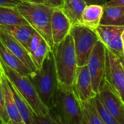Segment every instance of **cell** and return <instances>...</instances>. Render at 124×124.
<instances>
[{
	"instance_id": "6da1fadb",
	"label": "cell",
	"mask_w": 124,
	"mask_h": 124,
	"mask_svg": "<svg viewBox=\"0 0 124 124\" xmlns=\"http://www.w3.org/2000/svg\"><path fill=\"white\" fill-rule=\"evenodd\" d=\"M28 77L43 104L49 110L51 109L59 85L52 50L46 56L41 68L29 75Z\"/></svg>"
},
{
	"instance_id": "7a4b0ae2",
	"label": "cell",
	"mask_w": 124,
	"mask_h": 124,
	"mask_svg": "<svg viewBox=\"0 0 124 124\" xmlns=\"http://www.w3.org/2000/svg\"><path fill=\"white\" fill-rule=\"evenodd\" d=\"M60 85L72 88L78 63L72 35L69 34L61 42L52 48Z\"/></svg>"
},
{
	"instance_id": "3957f363",
	"label": "cell",
	"mask_w": 124,
	"mask_h": 124,
	"mask_svg": "<svg viewBox=\"0 0 124 124\" xmlns=\"http://www.w3.org/2000/svg\"><path fill=\"white\" fill-rule=\"evenodd\" d=\"M21 15L49 45L53 47L51 21L54 8L44 4L19 2L15 7Z\"/></svg>"
},
{
	"instance_id": "277c9868",
	"label": "cell",
	"mask_w": 124,
	"mask_h": 124,
	"mask_svg": "<svg viewBox=\"0 0 124 124\" xmlns=\"http://www.w3.org/2000/svg\"><path fill=\"white\" fill-rule=\"evenodd\" d=\"M52 110L65 124H83L81 102L73 88L58 85Z\"/></svg>"
},
{
	"instance_id": "5b68a950",
	"label": "cell",
	"mask_w": 124,
	"mask_h": 124,
	"mask_svg": "<svg viewBox=\"0 0 124 124\" xmlns=\"http://www.w3.org/2000/svg\"><path fill=\"white\" fill-rule=\"evenodd\" d=\"M0 64L2 67L4 75L30 105L33 113L38 115L46 114L49 112V109L43 104L39 97L28 76H23L18 74L1 61Z\"/></svg>"
},
{
	"instance_id": "8992f818",
	"label": "cell",
	"mask_w": 124,
	"mask_h": 124,
	"mask_svg": "<svg viewBox=\"0 0 124 124\" xmlns=\"http://www.w3.org/2000/svg\"><path fill=\"white\" fill-rule=\"evenodd\" d=\"M70 34L73 39L78 67L86 65L92 50L100 40L98 35L95 30L80 23L73 25Z\"/></svg>"
},
{
	"instance_id": "52a82bcc",
	"label": "cell",
	"mask_w": 124,
	"mask_h": 124,
	"mask_svg": "<svg viewBox=\"0 0 124 124\" xmlns=\"http://www.w3.org/2000/svg\"><path fill=\"white\" fill-rule=\"evenodd\" d=\"M105 79L124 102V61L106 48Z\"/></svg>"
},
{
	"instance_id": "ba28073f",
	"label": "cell",
	"mask_w": 124,
	"mask_h": 124,
	"mask_svg": "<svg viewBox=\"0 0 124 124\" xmlns=\"http://www.w3.org/2000/svg\"><path fill=\"white\" fill-rule=\"evenodd\" d=\"M86 65L92 79L93 89L97 94L105 73V46L100 40L97 42L92 50Z\"/></svg>"
},
{
	"instance_id": "9c48e42d",
	"label": "cell",
	"mask_w": 124,
	"mask_h": 124,
	"mask_svg": "<svg viewBox=\"0 0 124 124\" xmlns=\"http://www.w3.org/2000/svg\"><path fill=\"white\" fill-rule=\"evenodd\" d=\"M124 29V26H109L100 25L95 31L100 40L105 48L121 60L124 61V51L121 39V34Z\"/></svg>"
},
{
	"instance_id": "30bf717a",
	"label": "cell",
	"mask_w": 124,
	"mask_h": 124,
	"mask_svg": "<svg viewBox=\"0 0 124 124\" xmlns=\"http://www.w3.org/2000/svg\"><path fill=\"white\" fill-rule=\"evenodd\" d=\"M97 96L119 124H124V102L105 78Z\"/></svg>"
},
{
	"instance_id": "8fae6325",
	"label": "cell",
	"mask_w": 124,
	"mask_h": 124,
	"mask_svg": "<svg viewBox=\"0 0 124 124\" xmlns=\"http://www.w3.org/2000/svg\"><path fill=\"white\" fill-rule=\"evenodd\" d=\"M72 88L80 102L89 101L97 95L92 87L87 65L78 67Z\"/></svg>"
},
{
	"instance_id": "7c38bea8",
	"label": "cell",
	"mask_w": 124,
	"mask_h": 124,
	"mask_svg": "<svg viewBox=\"0 0 124 124\" xmlns=\"http://www.w3.org/2000/svg\"><path fill=\"white\" fill-rule=\"evenodd\" d=\"M72 26V23L61 9L54 8L51 21L53 46L61 42L70 34Z\"/></svg>"
},
{
	"instance_id": "4fadbf2b",
	"label": "cell",
	"mask_w": 124,
	"mask_h": 124,
	"mask_svg": "<svg viewBox=\"0 0 124 124\" xmlns=\"http://www.w3.org/2000/svg\"><path fill=\"white\" fill-rule=\"evenodd\" d=\"M0 41L10 52L23 63L30 71L31 74L36 70L28 51L12 36L1 29H0Z\"/></svg>"
},
{
	"instance_id": "5bb4252c",
	"label": "cell",
	"mask_w": 124,
	"mask_h": 124,
	"mask_svg": "<svg viewBox=\"0 0 124 124\" xmlns=\"http://www.w3.org/2000/svg\"><path fill=\"white\" fill-rule=\"evenodd\" d=\"M103 4H86L81 18L80 24L95 30L100 25L103 15Z\"/></svg>"
},
{
	"instance_id": "9a60e30c",
	"label": "cell",
	"mask_w": 124,
	"mask_h": 124,
	"mask_svg": "<svg viewBox=\"0 0 124 124\" xmlns=\"http://www.w3.org/2000/svg\"><path fill=\"white\" fill-rule=\"evenodd\" d=\"M0 29L5 31L15 40L21 44L25 49L29 40L36 31L29 24H20L12 26H1Z\"/></svg>"
},
{
	"instance_id": "2e32d148",
	"label": "cell",
	"mask_w": 124,
	"mask_h": 124,
	"mask_svg": "<svg viewBox=\"0 0 124 124\" xmlns=\"http://www.w3.org/2000/svg\"><path fill=\"white\" fill-rule=\"evenodd\" d=\"M0 61L13 69L15 72L23 76L31 75L30 71L23 64V63L10 52L0 41Z\"/></svg>"
},
{
	"instance_id": "e0dca14e",
	"label": "cell",
	"mask_w": 124,
	"mask_h": 124,
	"mask_svg": "<svg viewBox=\"0 0 124 124\" xmlns=\"http://www.w3.org/2000/svg\"><path fill=\"white\" fill-rule=\"evenodd\" d=\"M1 84L2 86V90H3V94H4L5 107H6V110L9 116V121H15V122H23L22 118L18 112L17 107L16 106L8 80L4 75H3L1 80Z\"/></svg>"
},
{
	"instance_id": "ac0fdd59",
	"label": "cell",
	"mask_w": 124,
	"mask_h": 124,
	"mask_svg": "<svg viewBox=\"0 0 124 124\" xmlns=\"http://www.w3.org/2000/svg\"><path fill=\"white\" fill-rule=\"evenodd\" d=\"M7 80L10 86L16 106L17 107L18 112L20 113L23 122L25 124H36L33 118L35 113H33V110L31 109L30 105L27 103V102L23 98V96L19 94V92L15 88V86L9 81L8 79Z\"/></svg>"
},
{
	"instance_id": "d6986e66",
	"label": "cell",
	"mask_w": 124,
	"mask_h": 124,
	"mask_svg": "<svg viewBox=\"0 0 124 124\" xmlns=\"http://www.w3.org/2000/svg\"><path fill=\"white\" fill-rule=\"evenodd\" d=\"M86 6L84 0H63L61 9L69 18L73 25L79 24L82 12Z\"/></svg>"
},
{
	"instance_id": "ffe728a7",
	"label": "cell",
	"mask_w": 124,
	"mask_h": 124,
	"mask_svg": "<svg viewBox=\"0 0 124 124\" xmlns=\"http://www.w3.org/2000/svg\"><path fill=\"white\" fill-rule=\"evenodd\" d=\"M29 24L15 7L0 5V26Z\"/></svg>"
},
{
	"instance_id": "44dd1931",
	"label": "cell",
	"mask_w": 124,
	"mask_h": 124,
	"mask_svg": "<svg viewBox=\"0 0 124 124\" xmlns=\"http://www.w3.org/2000/svg\"><path fill=\"white\" fill-rule=\"evenodd\" d=\"M103 15L100 25L124 26V7L103 6Z\"/></svg>"
},
{
	"instance_id": "7402d4cb",
	"label": "cell",
	"mask_w": 124,
	"mask_h": 124,
	"mask_svg": "<svg viewBox=\"0 0 124 124\" xmlns=\"http://www.w3.org/2000/svg\"><path fill=\"white\" fill-rule=\"evenodd\" d=\"M83 124H105L98 115L91 100L81 102Z\"/></svg>"
},
{
	"instance_id": "603a6c76",
	"label": "cell",
	"mask_w": 124,
	"mask_h": 124,
	"mask_svg": "<svg viewBox=\"0 0 124 124\" xmlns=\"http://www.w3.org/2000/svg\"><path fill=\"white\" fill-rule=\"evenodd\" d=\"M51 50H52V48L43 39L39 46L37 48V49L31 55L32 61L36 69H39L41 68L44 61L45 60L46 56L51 51Z\"/></svg>"
},
{
	"instance_id": "cb8c5ba5",
	"label": "cell",
	"mask_w": 124,
	"mask_h": 124,
	"mask_svg": "<svg viewBox=\"0 0 124 124\" xmlns=\"http://www.w3.org/2000/svg\"><path fill=\"white\" fill-rule=\"evenodd\" d=\"M92 103L93 104L94 107H95L98 115L102 120V121L105 124H119V123L116 121V119L111 115L109 110L105 107L103 103L100 99L97 94L90 99Z\"/></svg>"
},
{
	"instance_id": "d4e9b609",
	"label": "cell",
	"mask_w": 124,
	"mask_h": 124,
	"mask_svg": "<svg viewBox=\"0 0 124 124\" xmlns=\"http://www.w3.org/2000/svg\"><path fill=\"white\" fill-rule=\"evenodd\" d=\"M33 118L36 124H65L50 110L46 114L43 115L34 114Z\"/></svg>"
},
{
	"instance_id": "484cf974",
	"label": "cell",
	"mask_w": 124,
	"mask_h": 124,
	"mask_svg": "<svg viewBox=\"0 0 124 124\" xmlns=\"http://www.w3.org/2000/svg\"><path fill=\"white\" fill-rule=\"evenodd\" d=\"M43 39L44 38L37 31L35 32V34L32 36V37L29 40L28 44L27 45V48H26V50L28 51L30 55H31L37 49V48L39 46Z\"/></svg>"
},
{
	"instance_id": "4316f807",
	"label": "cell",
	"mask_w": 124,
	"mask_h": 124,
	"mask_svg": "<svg viewBox=\"0 0 124 124\" xmlns=\"http://www.w3.org/2000/svg\"><path fill=\"white\" fill-rule=\"evenodd\" d=\"M0 118L6 123L8 124L9 121V118L6 110L5 107V102H4V94L2 90V86L0 82Z\"/></svg>"
},
{
	"instance_id": "83f0119b",
	"label": "cell",
	"mask_w": 124,
	"mask_h": 124,
	"mask_svg": "<svg viewBox=\"0 0 124 124\" xmlns=\"http://www.w3.org/2000/svg\"><path fill=\"white\" fill-rule=\"evenodd\" d=\"M44 4L53 8L62 9L63 6V0H44Z\"/></svg>"
},
{
	"instance_id": "f1b7e54d",
	"label": "cell",
	"mask_w": 124,
	"mask_h": 124,
	"mask_svg": "<svg viewBox=\"0 0 124 124\" xmlns=\"http://www.w3.org/2000/svg\"><path fill=\"white\" fill-rule=\"evenodd\" d=\"M103 6H115L124 7V0H110L103 4Z\"/></svg>"
},
{
	"instance_id": "f546056e",
	"label": "cell",
	"mask_w": 124,
	"mask_h": 124,
	"mask_svg": "<svg viewBox=\"0 0 124 124\" xmlns=\"http://www.w3.org/2000/svg\"><path fill=\"white\" fill-rule=\"evenodd\" d=\"M19 2H20L19 0H0V5L16 7Z\"/></svg>"
},
{
	"instance_id": "4dcf8cb0",
	"label": "cell",
	"mask_w": 124,
	"mask_h": 124,
	"mask_svg": "<svg viewBox=\"0 0 124 124\" xmlns=\"http://www.w3.org/2000/svg\"><path fill=\"white\" fill-rule=\"evenodd\" d=\"M84 1L86 3V4H103L102 0H84Z\"/></svg>"
},
{
	"instance_id": "1f68e13d",
	"label": "cell",
	"mask_w": 124,
	"mask_h": 124,
	"mask_svg": "<svg viewBox=\"0 0 124 124\" xmlns=\"http://www.w3.org/2000/svg\"><path fill=\"white\" fill-rule=\"evenodd\" d=\"M20 1L32 3V4H44V0H19Z\"/></svg>"
},
{
	"instance_id": "d6a6232c",
	"label": "cell",
	"mask_w": 124,
	"mask_h": 124,
	"mask_svg": "<svg viewBox=\"0 0 124 124\" xmlns=\"http://www.w3.org/2000/svg\"><path fill=\"white\" fill-rule=\"evenodd\" d=\"M3 75H4V72H3V69H2L1 65V64H0V82H1V78H2Z\"/></svg>"
},
{
	"instance_id": "836d02e7",
	"label": "cell",
	"mask_w": 124,
	"mask_h": 124,
	"mask_svg": "<svg viewBox=\"0 0 124 124\" xmlns=\"http://www.w3.org/2000/svg\"><path fill=\"white\" fill-rule=\"evenodd\" d=\"M8 124H24L23 122H15V121H9Z\"/></svg>"
},
{
	"instance_id": "e575fe53",
	"label": "cell",
	"mask_w": 124,
	"mask_h": 124,
	"mask_svg": "<svg viewBox=\"0 0 124 124\" xmlns=\"http://www.w3.org/2000/svg\"><path fill=\"white\" fill-rule=\"evenodd\" d=\"M121 39H122V44H123V48H124V29L121 34Z\"/></svg>"
},
{
	"instance_id": "d590c367",
	"label": "cell",
	"mask_w": 124,
	"mask_h": 124,
	"mask_svg": "<svg viewBox=\"0 0 124 124\" xmlns=\"http://www.w3.org/2000/svg\"><path fill=\"white\" fill-rule=\"evenodd\" d=\"M0 124H6V123H5V122H4V121L2 119L0 118Z\"/></svg>"
},
{
	"instance_id": "8d00e7d4",
	"label": "cell",
	"mask_w": 124,
	"mask_h": 124,
	"mask_svg": "<svg viewBox=\"0 0 124 124\" xmlns=\"http://www.w3.org/2000/svg\"><path fill=\"white\" fill-rule=\"evenodd\" d=\"M102 1H103V3H105V2L107 1V0H102Z\"/></svg>"
}]
</instances>
